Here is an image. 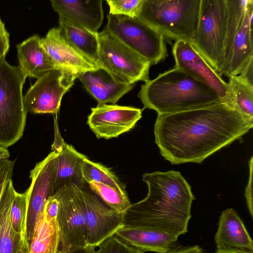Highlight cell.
<instances>
[{"label":"cell","mask_w":253,"mask_h":253,"mask_svg":"<svg viewBox=\"0 0 253 253\" xmlns=\"http://www.w3.org/2000/svg\"><path fill=\"white\" fill-rule=\"evenodd\" d=\"M253 126L227 102L191 110L158 114L155 142L161 155L172 164L201 163L232 142L241 139Z\"/></svg>","instance_id":"6da1fadb"},{"label":"cell","mask_w":253,"mask_h":253,"mask_svg":"<svg viewBox=\"0 0 253 253\" xmlns=\"http://www.w3.org/2000/svg\"><path fill=\"white\" fill-rule=\"evenodd\" d=\"M148 194L123 213V227L163 232L175 237L186 233L195 199L190 185L177 171L145 173Z\"/></svg>","instance_id":"7a4b0ae2"},{"label":"cell","mask_w":253,"mask_h":253,"mask_svg":"<svg viewBox=\"0 0 253 253\" xmlns=\"http://www.w3.org/2000/svg\"><path fill=\"white\" fill-rule=\"evenodd\" d=\"M138 97L143 109L158 114L173 113L223 102L211 87L182 69L174 67L141 85Z\"/></svg>","instance_id":"3957f363"},{"label":"cell","mask_w":253,"mask_h":253,"mask_svg":"<svg viewBox=\"0 0 253 253\" xmlns=\"http://www.w3.org/2000/svg\"><path fill=\"white\" fill-rule=\"evenodd\" d=\"M200 0H143L137 17L164 37L191 42Z\"/></svg>","instance_id":"277c9868"},{"label":"cell","mask_w":253,"mask_h":253,"mask_svg":"<svg viewBox=\"0 0 253 253\" xmlns=\"http://www.w3.org/2000/svg\"><path fill=\"white\" fill-rule=\"evenodd\" d=\"M26 77L5 58L0 60V145L7 148L22 137L27 112L22 88Z\"/></svg>","instance_id":"5b68a950"},{"label":"cell","mask_w":253,"mask_h":253,"mask_svg":"<svg viewBox=\"0 0 253 253\" xmlns=\"http://www.w3.org/2000/svg\"><path fill=\"white\" fill-rule=\"evenodd\" d=\"M227 18L226 0H200L198 22L190 42L218 75Z\"/></svg>","instance_id":"8992f818"},{"label":"cell","mask_w":253,"mask_h":253,"mask_svg":"<svg viewBox=\"0 0 253 253\" xmlns=\"http://www.w3.org/2000/svg\"><path fill=\"white\" fill-rule=\"evenodd\" d=\"M107 18V31L151 65L168 56L164 36L137 17L109 13Z\"/></svg>","instance_id":"52a82bcc"},{"label":"cell","mask_w":253,"mask_h":253,"mask_svg":"<svg viewBox=\"0 0 253 253\" xmlns=\"http://www.w3.org/2000/svg\"><path fill=\"white\" fill-rule=\"evenodd\" d=\"M97 66L122 83L134 84L149 80L150 62L119 41L105 28L98 33Z\"/></svg>","instance_id":"ba28073f"},{"label":"cell","mask_w":253,"mask_h":253,"mask_svg":"<svg viewBox=\"0 0 253 253\" xmlns=\"http://www.w3.org/2000/svg\"><path fill=\"white\" fill-rule=\"evenodd\" d=\"M58 201L57 221L61 250L71 252L88 247L80 188L75 185L65 186L55 193Z\"/></svg>","instance_id":"9c48e42d"},{"label":"cell","mask_w":253,"mask_h":253,"mask_svg":"<svg viewBox=\"0 0 253 253\" xmlns=\"http://www.w3.org/2000/svg\"><path fill=\"white\" fill-rule=\"evenodd\" d=\"M78 75L71 71L57 68L37 79L23 96L27 113L56 114L63 95L74 84Z\"/></svg>","instance_id":"30bf717a"},{"label":"cell","mask_w":253,"mask_h":253,"mask_svg":"<svg viewBox=\"0 0 253 253\" xmlns=\"http://www.w3.org/2000/svg\"><path fill=\"white\" fill-rule=\"evenodd\" d=\"M80 188L87 232V245L94 248L123 227V213L105 204L94 193Z\"/></svg>","instance_id":"8fae6325"},{"label":"cell","mask_w":253,"mask_h":253,"mask_svg":"<svg viewBox=\"0 0 253 253\" xmlns=\"http://www.w3.org/2000/svg\"><path fill=\"white\" fill-rule=\"evenodd\" d=\"M57 153L54 150L37 163L30 171L31 183L28 189L26 232L30 244L36 221L48 199L55 194Z\"/></svg>","instance_id":"7c38bea8"},{"label":"cell","mask_w":253,"mask_h":253,"mask_svg":"<svg viewBox=\"0 0 253 253\" xmlns=\"http://www.w3.org/2000/svg\"><path fill=\"white\" fill-rule=\"evenodd\" d=\"M174 67L182 69L212 89L222 101L233 105L228 83L225 82L188 42L176 41L172 47Z\"/></svg>","instance_id":"4fadbf2b"},{"label":"cell","mask_w":253,"mask_h":253,"mask_svg":"<svg viewBox=\"0 0 253 253\" xmlns=\"http://www.w3.org/2000/svg\"><path fill=\"white\" fill-rule=\"evenodd\" d=\"M91 110L87 124L97 138L117 137L133 128L142 117V110L130 106L98 105Z\"/></svg>","instance_id":"5bb4252c"},{"label":"cell","mask_w":253,"mask_h":253,"mask_svg":"<svg viewBox=\"0 0 253 253\" xmlns=\"http://www.w3.org/2000/svg\"><path fill=\"white\" fill-rule=\"evenodd\" d=\"M54 140L51 150L57 153L55 177V192L62 187L75 185L79 188L84 187L82 168L86 156L78 152L74 147L67 144L59 133L56 120H55Z\"/></svg>","instance_id":"9a60e30c"},{"label":"cell","mask_w":253,"mask_h":253,"mask_svg":"<svg viewBox=\"0 0 253 253\" xmlns=\"http://www.w3.org/2000/svg\"><path fill=\"white\" fill-rule=\"evenodd\" d=\"M214 236L216 251L253 253V241L242 220L232 208L224 210L219 216Z\"/></svg>","instance_id":"2e32d148"},{"label":"cell","mask_w":253,"mask_h":253,"mask_svg":"<svg viewBox=\"0 0 253 253\" xmlns=\"http://www.w3.org/2000/svg\"><path fill=\"white\" fill-rule=\"evenodd\" d=\"M59 18L93 32H97L103 20L102 0H52Z\"/></svg>","instance_id":"e0dca14e"},{"label":"cell","mask_w":253,"mask_h":253,"mask_svg":"<svg viewBox=\"0 0 253 253\" xmlns=\"http://www.w3.org/2000/svg\"><path fill=\"white\" fill-rule=\"evenodd\" d=\"M77 78L96 99L99 105L107 103L115 104L134 86V84L117 80L108 72L100 67L80 73Z\"/></svg>","instance_id":"ac0fdd59"},{"label":"cell","mask_w":253,"mask_h":253,"mask_svg":"<svg viewBox=\"0 0 253 253\" xmlns=\"http://www.w3.org/2000/svg\"><path fill=\"white\" fill-rule=\"evenodd\" d=\"M41 45L56 65L79 73L97 67L79 54L66 41L59 28L51 29L45 37L41 39Z\"/></svg>","instance_id":"d6986e66"},{"label":"cell","mask_w":253,"mask_h":253,"mask_svg":"<svg viewBox=\"0 0 253 253\" xmlns=\"http://www.w3.org/2000/svg\"><path fill=\"white\" fill-rule=\"evenodd\" d=\"M121 241L136 249L167 253L176 247L178 237L160 231L123 227L115 234Z\"/></svg>","instance_id":"ffe728a7"},{"label":"cell","mask_w":253,"mask_h":253,"mask_svg":"<svg viewBox=\"0 0 253 253\" xmlns=\"http://www.w3.org/2000/svg\"><path fill=\"white\" fill-rule=\"evenodd\" d=\"M38 35L17 45L19 68L23 75L38 79L46 72L59 68L42 48Z\"/></svg>","instance_id":"44dd1931"},{"label":"cell","mask_w":253,"mask_h":253,"mask_svg":"<svg viewBox=\"0 0 253 253\" xmlns=\"http://www.w3.org/2000/svg\"><path fill=\"white\" fill-rule=\"evenodd\" d=\"M253 0H248L243 23L234 41L231 59L225 74L229 77L239 75L253 59Z\"/></svg>","instance_id":"7402d4cb"},{"label":"cell","mask_w":253,"mask_h":253,"mask_svg":"<svg viewBox=\"0 0 253 253\" xmlns=\"http://www.w3.org/2000/svg\"><path fill=\"white\" fill-rule=\"evenodd\" d=\"M59 25L61 33L67 43L84 59L98 67V32H91L60 18Z\"/></svg>","instance_id":"603a6c76"},{"label":"cell","mask_w":253,"mask_h":253,"mask_svg":"<svg viewBox=\"0 0 253 253\" xmlns=\"http://www.w3.org/2000/svg\"><path fill=\"white\" fill-rule=\"evenodd\" d=\"M57 217H52L45 207L36 221L29 253H57L60 245V235Z\"/></svg>","instance_id":"cb8c5ba5"},{"label":"cell","mask_w":253,"mask_h":253,"mask_svg":"<svg viewBox=\"0 0 253 253\" xmlns=\"http://www.w3.org/2000/svg\"><path fill=\"white\" fill-rule=\"evenodd\" d=\"M227 18L219 76L226 73L234 41L244 19L248 0H226Z\"/></svg>","instance_id":"d4e9b609"},{"label":"cell","mask_w":253,"mask_h":253,"mask_svg":"<svg viewBox=\"0 0 253 253\" xmlns=\"http://www.w3.org/2000/svg\"><path fill=\"white\" fill-rule=\"evenodd\" d=\"M15 191L11 179L0 200V253H14L20 238L13 229L10 221V209Z\"/></svg>","instance_id":"484cf974"},{"label":"cell","mask_w":253,"mask_h":253,"mask_svg":"<svg viewBox=\"0 0 253 253\" xmlns=\"http://www.w3.org/2000/svg\"><path fill=\"white\" fill-rule=\"evenodd\" d=\"M228 78L227 83L234 107L253 121V85L239 75Z\"/></svg>","instance_id":"4316f807"},{"label":"cell","mask_w":253,"mask_h":253,"mask_svg":"<svg viewBox=\"0 0 253 253\" xmlns=\"http://www.w3.org/2000/svg\"><path fill=\"white\" fill-rule=\"evenodd\" d=\"M82 172L85 183L94 181L111 187L123 194H127L125 187L118 177L109 169L99 163L85 158L83 163Z\"/></svg>","instance_id":"83f0119b"},{"label":"cell","mask_w":253,"mask_h":253,"mask_svg":"<svg viewBox=\"0 0 253 253\" xmlns=\"http://www.w3.org/2000/svg\"><path fill=\"white\" fill-rule=\"evenodd\" d=\"M91 190L112 209L124 213L131 205L127 194H123L107 185L90 181L87 183Z\"/></svg>","instance_id":"f1b7e54d"},{"label":"cell","mask_w":253,"mask_h":253,"mask_svg":"<svg viewBox=\"0 0 253 253\" xmlns=\"http://www.w3.org/2000/svg\"><path fill=\"white\" fill-rule=\"evenodd\" d=\"M28 190L20 194L16 191L10 209V221L14 231L18 235L26 232Z\"/></svg>","instance_id":"f546056e"},{"label":"cell","mask_w":253,"mask_h":253,"mask_svg":"<svg viewBox=\"0 0 253 253\" xmlns=\"http://www.w3.org/2000/svg\"><path fill=\"white\" fill-rule=\"evenodd\" d=\"M143 0H107L109 14L136 17Z\"/></svg>","instance_id":"4dcf8cb0"},{"label":"cell","mask_w":253,"mask_h":253,"mask_svg":"<svg viewBox=\"0 0 253 253\" xmlns=\"http://www.w3.org/2000/svg\"><path fill=\"white\" fill-rule=\"evenodd\" d=\"M93 253H144L130 246L119 239L115 235L106 239Z\"/></svg>","instance_id":"1f68e13d"},{"label":"cell","mask_w":253,"mask_h":253,"mask_svg":"<svg viewBox=\"0 0 253 253\" xmlns=\"http://www.w3.org/2000/svg\"><path fill=\"white\" fill-rule=\"evenodd\" d=\"M253 157H252L249 161L250 176L248 185L245 190V197L249 211L251 217H253Z\"/></svg>","instance_id":"d6a6232c"},{"label":"cell","mask_w":253,"mask_h":253,"mask_svg":"<svg viewBox=\"0 0 253 253\" xmlns=\"http://www.w3.org/2000/svg\"><path fill=\"white\" fill-rule=\"evenodd\" d=\"M9 47V34L0 19V60L5 58Z\"/></svg>","instance_id":"836d02e7"},{"label":"cell","mask_w":253,"mask_h":253,"mask_svg":"<svg viewBox=\"0 0 253 253\" xmlns=\"http://www.w3.org/2000/svg\"><path fill=\"white\" fill-rule=\"evenodd\" d=\"M45 209L47 213L52 217H57L58 210V201L55 194L46 202Z\"/></svg>","instance_id":"e575fe53"},{"label":"cell","mask_w":253,"mask_h":253,"mask_svg":"<svg viewBox=\"0 0 253 253\" xmlns=\"http://www.w3.org/2000/svg\"><path fill=\"white\" fill-rule=\"evenodd\" d=\"M167 253H206L198 245L192 246H179L174 248Z\"/></svg>","instance_id":"d590c367"},{"label":"cell","mask_w":253,"mask_h":253,"mask_svg":"<svg viewBox=\"0 0 253 253\" xmlns=\"http://www.w3.org/2000/svg\"><path fill=\"white\" fill-rule=\"evenodd\" d=\"M14 253H29V244L27 240V233L20 235Z\"/></svg>","instance_id":"8d00e7d4"},{"label":"cell","mask_w":253,"mask_h":253,"mask_svg":"<svg viewBox=\"0 0 253 253\" xmlns=\"http://www.w3.org/2000/svg\"><path fill=\"white\" fill-rule=\"evenodd\" d=\"M253 59H251L245 66L241 73L239 75L242 79H244L250 84L253 85Z\"/></svg>","instance_id":"74e56055"},{"label":"cell","mask_w":253,"mask_h":253,"mask_svg":"<svg viewBox=\"0 0 253 253\" xmlns=\"http://www.w3.org/2000/svg\"><path fill=\"white\" fill-rule=\"evenodd\" d=\"M95 248L88 246L84 248L79 249L71 252H64L63 253H93Z\"/></svg>","instance_id":"f35d334b"},{"label":"cell","mask_w":253,"mask_h":253,"mask_svg":"<svg viewBox=\"0 0 253 253\" xmlns=\"http://www.w3.org/2000/svg\"><path fill=\"white\" fill-rule=\"evenodd\" d=\"M9 156V153L7 148L0 145V162L8 160Z\"/></svg>","instance_id":"ab89813d"},{"label":"cell","mask_w":253,"mask_h":253,"mask_svg":"<svg viewBox=\"0 0 253 253\" xmlns=\"http://www.w3.org/2000/svg\"><path fill=\"white\" fill-rule=\"evenodd\" d=\"M214 253H238L226 252H221V251H216V252Z\"/></svg>","instance_id":"60d3db41"},{"label":"cell","mask_w":253,"mask_h":253,"mask_svg":"<svg viewBox=\"0 0 253 253\" xmlns=\"http://www.w3.org/2000/svg\"><path fill=\"white\" fill-rule=\"evenodd\" d=\"M57 253H63V251L61 250H60Z\"/></svg>","instance_id":"b9f144b4"}]
</instances>
